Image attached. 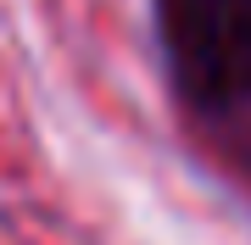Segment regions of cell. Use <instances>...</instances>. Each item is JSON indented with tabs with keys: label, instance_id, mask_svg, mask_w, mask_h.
<instances>
[{
	"label": "cell",
	"instance_id": "6da1fadb",
	"mask_svg": "<svg viewBox=\"0 0 251 245\" xmlns=\"http://www.w3.org/2000/svg\"><path fill=\"white\" fill-rule=\"evenodd\" d=\"M156 28L184 106L206 117L251 106V0H156Z\"/></svg>",
	"mask_w": 251,
	"mask_h": 245
}]
</instances>
